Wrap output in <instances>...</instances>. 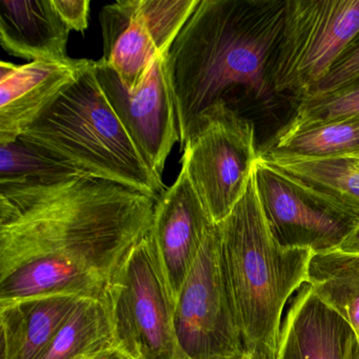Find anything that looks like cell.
<instances>
[{
	"label": "cell",
	"mask_w": 359,
	"mask_h": 359,
	"mask_svg": "<svg viewBox=\"0 0 359 359\" xmlns=\"http://www.w3.org/2000/svg\"><path fill=\"white\" fill-rule=\"evenodd\" d=\"M156 199L73 176L0 184V302L52 293L102 300L152 230Z\"/></svg>",
	"instance_id": "cell-1"
},
{
	"label": "cell",
	"mask_w": 359,
	"mask_h": 359,
	"mask_svg": "<svg viewBox=\"0 0 359 359\" xmlns=\"http://www.w3.org/2000/svg\"><path fill=\"white\" fill-rule=\"evenodd\" d=\"M285 7L287 0H201L168 51L182 149L199 117L232 90L270 97Z\"/></svg>",
	"instance_id": "cell-2"
},
{
	"label": "cell",
	"mask_w": 359,
	"mask_h": 359,
	"mask_svg": "<svg viewBox=\"0 0 359 359\" xmlns=\"http://www.w3.org/2000/svg\"><path fill=\"white\" fill-rule=\"evenodd\" d=\"M255 167L243 196L217 224L220 264L245 356L276 359L285 308L308 281L314 253L281 247L275 241L258 193Z\"/></svg>",
	"instance_id": "cell-3"
},
{
	"label": "cell",
	"mask_w": 359,
	"mask_h": 359,
	"mask_svg": "<svg viewBox=\"0 0 359 359\" xmlns=\"http://www.w3.org/2000/svg\"><path fill=\"white\" fill-rule=\"evenodd\" d=\"M18 140L77 175L116 182L156 201L165 192L163 177L109 104L93 60Z\"/></svg>",
	"instance_id": "cell-4"
},
{
	"label": "cell",
	"mask_w": 359,
	"mask_h": 359,
	"mask_svg": "<svg viewBox=\"0 0 359 359\" xmlns=\"http://www.w3.org/2000/svg\"><path fill=\"white\" fill-rule=\"evenodd\" d=\"M102 300L117 351L130 359H186L176 336L175 304L152 232L123 260Z\"/></svg>",
	"instance_id": "cell-5"
},
{
	"label": "cell",
	"mask_w": 359,
	"mask_h": 359,
	"mask_svg": "<svg viewBox=\"0 0 359 359\" xmlns=\"http://www.w3.org/2000/svg\"><path fill=\"white\" fill-rule=\"evenodd\" d=\"M358 33L359 0H287L273 93L312 94Z\"/></svg>",
	"instance_id": "cell-6"
},
{
	"label": "cell",
	"mask_w": 359,
	"mask_h": 359,
	"mask_svg": "<svg viewBox=\"0 0 359 359\" xmlns=\"http://www.w3.org/2000/svg\"><path fill=\"white\" fill-rule=\"evenodd\" d=\"M182 150V169L219 224L243 196L259 159L254 123L226 104H214L199 117Z\"/></svg>",
	"instance_id": "cell-7"
},
{
	"label": "cell",
	"mask_w": 359,
	"mask_h": 359,
	"mask_svg": "<svg viewBox=\"0 0 359 359\" xmlns=\"http://www.w3.org/2000/svg\"><path fill=\"white\" fill-rule=\"evenodd\" d=\"M174 325L186 359H243L220 264L219 232L213 224L178 294Z\"/></svg>",
	"instance_id": "cell-8"
},
{
	"label": "cell",
	"mask_w": 359,
	"mask_h": 359,
	"mask_svg": "<svg viewBox=\"0 0 359 359\" xmlns=\"http://www.w3.org/2000/svg\"><path fill=\"white\" fill-rule=\"evenodd\" d=\"M94 72L109 104L125 126L144 161L163 177L165 161L180 142L168 52L155 58L140 87L130 91L102 60Z\"/></svg>",
	"instance_id": "cell-9"
},
{
	"label": "cell",
	"mask_w": 359,
	"mask_h": 359,
	"mask_svg": "<svg viewBox=\"0 0 359 359\" xmlns=\"http://www.w3.org/2000/svg\"><path fill=\"white\" fill-rule=\"evenodd\" d=\"M255 171L269 228L281 247L327 253L337 249L356 224L358 218L311 196L260 157Z\"/></svg>",
	"instance_id": "cell-10"
},
{
	"label": "cell",
	"mask_w": 359,
	"mask_h": 359,
	"mask_svg": "<svg viewBox=\"0 0 359 359\" xmlns=\"http://www.w3.org/2000/svg\"><path fill=\"white\" fill-rule=\"evenodd\" d=\"M213 224L182 168L157 201L151 231L174 304Z\"/></svg>",
	"instance_id": "cell-11"
},
{
	"label": "cell",
	"mask_w": 359,
	"mask_h": 359,
	"mask_svg": "<svg viewBox=\"0 0 359 359\" xmlns=\"http://www.w3.org/2000/svg\"><path fill=\"white\" fill-rule=\"evenodd\" d=\"M91 60L0 64V144L15 142L68 88Z\"/></svg>",
	"instance_id": "cell-12"
},
{
	"label": "cell",
	"mask_w": 359,
	"mask_h": 359,
	"mask_svg": "<svg viewBox=\"0 0 359 359\" xmlns=\"http://www.w3.org/2000/svg\"><path fill=\"white\" fill-rule=\"evenodd\" d=\"M357 342L348 321L306 283L285 308L276 359H354Z\"/></svg>",
	"instance_id": "cell-13"
},
{
	"label": "cell",
	"mask_w": 359,
	"mask_h": 359,
	"mask_svg": "<svg viewBox=\"0 0 359 359\" xmlns=\"http://www.w3.org/2000/svg\"><path fill=\"white\" fill-rule=\"evenodd\" d=\"M85 299L52 293L0 302L1 359H39Z\"/></svg>",
	"instance_id": "cell-14"
},
{
	"label": "cell",
	"mask_w": 359,
	"mask_h": 359,
	"mask_svg": "<svg viewBox=\"0 0 359 359\" xmlns=\"http://www.w3.org/2000/svg\"><path fill=\"white\" fill-rule=\"evenodd\" d=\"M70 29L52 0H0V43L16 57L68 62Z\"/></svg>",
	"instance_id": "cell-15"
},
{
	"label": "cell",
	"mask_w": 359,
	"mask_h": 359,
	"mask_svg": "<svg viewBox=\"0 0 359 359\" xmlns=\"http://www.w3.org/2000/svg\"><path fill=\"white\" fill-rule=\"evenodd\" d=\"M259 157L311 196L359 218V163L354 157H300L266 151H260Z\"/></svg>",
	"instance_id": "cell-16"
},
{
	"label": "cell",
	"mask_w": 359,
	"mask_h": 359,
	"mask_svg": "<svg viewBox=\"0 0 359 359\" xmlns=\"http://www.w3.org/2000/svg\"><path fill=\"white\" fill-rule=\"evenodd\" d=\"M104 39L102 58L133 91L140 87L161 52L140 15L136 0H119L100 14Z\"/></svg>",
	"instance_id": "cell-17"
},
{
	"label": "cell",
	"mask_w": 359,
	"mask_h": 359,
	"mask_svg": "<svg viewBox=\"0 0 359 359\" xmlns=\"http://www.w3.org/2000/svg\"><path fill=\"white\" fill-rule=\"evenodd\" d=\"M306 283L321 302L348 321L359 346V255L339 250L313 254Z\"/></svg>",
	"instance_id": "cell-18"
},
{
	"label": "cell",
	"mask_w": 359,
	"mask_h": 359,
	"mask_svg": "<svg viewBox=\"0 0 359 359\" xmlns=\"http://www.w3.org/2000/svg\"><path fill=\"white\" fill-rule=\"evenodd\" d=\"M262 151L300 157L358 155L359 117L297 129L283 127Z\"/></svg>",
	"instance_id": "cell-19"
},
{
	"label": "cell",
	"mask_w": 359,
	"mask_h": 359,
	"mask_svg": "<svg viewBox=\"0 0 359 359\" xmlns=\"http://www.w3.org/2000/svg\"><path fill=\"white\" fill-rule=\"evenodd\" d=\"M113 348L112 331L104 302L87 298L39 359H77Z\"/></svg>",
	"instance_id": "cell-20"
},
{
	"label": "cell",
	"mask_w": 359,
	"mask_h": 359,
	"mask_svg": "<svg viewBox=\"0 0 359 359\" xmlns=\"http://www.w3.org/2000/svg\"><path fill=\"white\" fill-rule=\"evenodd\" d=\"M73 176L77 174L20 140L0 144V184L50 182Z\"/></svg>",
	"instance_id": "cell-21"
},
{
	"label": "cell",
	"mask_w": 359,
	"mask_h": 359,
	"mask_svg": "<svg viewBox=\"0 0 359 359\" xmlns=\"http://www.w3.org/2000/svg\"><path fill=\"white\" fill-rule=\"evenodd\" d=\"M287 129L359 117V79L336 91L300 98Z\"/></svg>",
	"instance_id": "cell-22"
},
{
	"label": "cell",
	"mask_w": 359,
	"mask_h": 359,
	"mask_svg": "<svg viewBox=\"0 0 359 359\" xmlns=\"http://www.w3.org/2000/svg\"><path fill=\"white\" fill-rule=\"evenodd\" d=\"M201 0H136L161 54L167 53Z\"/></svg>",
	"instance_id": "cell-23"
},
{
	"label": "cell",
	"mask_w": 359,
	"mask_h": 359,
	"mask_svg": "<svg viewBox=\"0 0 359 359\" xmlns=\"http://www.w3.org/2000/svg\"><path fill=\"white\" fill-rule=\"evenodd\" d=\"M359 79V33L312 94L336 91ZM310 94V95H312ZM308 96V95H306Z\"/></svg>",
	"instance_id": "cell-24"
},
{
	"label": "cell",
	"mask_w": 359,
	"mask_h": 359,
	"mask_svg": "<svg viewBox=\"0 0 359 359\" xmlns=\"http://www.w3.org/2000/svg\"><path fill=\"white\" fill-rule=\"evenodd\" d=\"M54 8L71 31L85 32L89 25L90 0H52Z\"/></svg>",
	"instance_id": "cell-25"
},
{
	"label": "cell",
	"mask_w": 359,
	"mask_h": 359,
	"mask_svg": "<svg viewBox=\"0 0 359 359\" xmlns=\"http://www.w3.org/2000/svg\"><path fill=\"white\" fill-rule=\"evenodd\" d=\"M336 250L346 254L359 255V218L353 230L346 235V238L340 243Z\"/></svg>",
	"instance_id": "cell-26"
},
{
	"label": "cell",
	"mask_w": 359,
	"mask_h": 359,
	"mask_svg": "<svg viewBox=\"0 0 359 359\" xmlns=\"http://www.w3.org/2000/svg\"><path fill=\"white\" fill-rule=\"evenodd\" d=\"M100 359H130L129 357L126 356L123 353L117 351L116 348H109L102 353Z\"/></svg>",
	"instance_id": "cell-27"
},
{
	"label": "cell",
	"mask_w": 359,
	"mask_h": 359,
	"mask_svg": "<svg viewBox=\"0 0 359 359\" xmlns=\"http://www.w3.org/2000/svg\"><path fill=\"white\" fill-rule=\"evenodd\" d=\"M104 352L95 353V354L83 355V356L79 357L77 359H100Z\"/></svg>",
	"instance_id": "cell-28"
},
{
	"label": "cell",
	"mask_w": 359,
	"mask_h": 359,
	"mask_svg": "<svg viewBox=\"0 0 359 359\" xmlns=\"http://www.w3.org/2000/svg\"><path fill=\"white\" fill-rule=\"evenodd\" d=\"M354 359H359V346L356 344L354 352Z\"/></svg>",
	"instance_id": "cell-29"
},
{
	"label": "cell",
	"mask_w": 359,
	"mask_h": 359,
	"mask_svg": "<svg viewBox=\"0 0 359 359\" xmlns=\"http://www.w3.org/2000/svg\"><path fill=\"white\" fill-rule=\"evenodd\" d=\"M348 156L354 157V158H356L357 161H358V163H359V154L358 155H348Z\"/></svg>",
	"instance_id": "cell-30"
},
{
	"label": "cell",
	"mask_w": 359,
	"mask_h": 359,
	"mask_svg": "<svg viewBox=\"0 0 359 359\" xmlns=\"http://www.w3.org/2000/svg\"><path fill=\"white\" fill-rule=\"evenodd\" d=\"M243 359H251V358H249V357L245 356V357H243Z\"/></svg>",
	"instance_id": "cell-31"
}]
</instances>
